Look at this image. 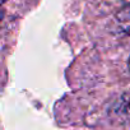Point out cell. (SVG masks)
<instances>
[{"label":"cell","instance_id":"1","mask_svg":"<svg viewBox=\"0 0 130 130\" xmlns=\"http://www.w3.org/2000/svg\"><path fill=\"white\" fill-rule=\"evenodd\" d=\"M113 112L120 119L130 120V92L129 93H125L119 100V102L113 107Z\"/></svg>","mask_w":130,"mask_h":130},{"label":"cell","instance_id":"2","mask_svg":"<svg viewBox=\"0 0 130 130\" xmlns=\"http://www.w3.org/2000/svg\"><path fill=\"white\" fill-rule=\"evenodd\" d=\"M122 3H124V5H127V7H130V0H122Z\"/></svg>","mask_w":130,"mask_h":130},{"label":"cell","instance_id":"3","mask_svg":"<svg viewBox=\"0 0 130 130\" xmlns=\"http://www.w3.org/2000/svg\"><path fill=\"white\" fill-rule=\"evenodd\" d=\"M3 15H4V12H3V8H0V21H2V18H3Z\"/></svg>","mask_w":130,"mask_h":130},{"label":"cell","instance_id":"4","mask_svg":"<svg viewBox=\"0 0 130 130\" xmlns=\"http://www.w3.org/2000/svg\"><path fill=\"white\" fill-rule=\"evenodd\" d=\"M4 3H7V0H0V8L3 7V4H4Z\"/></svg>","mask_w":130,"mask_h":130},{"label":"cell","instance_id":"5","mask_svg":"<svg viewBox=\"0 0 130 130\" xmlns=\"http://www.w3.org/2000/svg\"><path fill=\"white\" fill-rule=\"evenodd\" d=\"M129 69H130V57H129Z\"/></svg>","mask_w":130,"mask_h":130}]
</instances>
